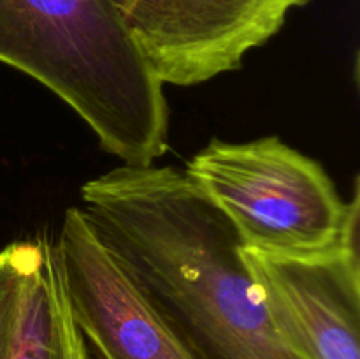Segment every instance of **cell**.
I'll use <instances>...</instances> for the list:
<instances>
[{"label":"cell","mask_w":360,"mask_h":359,"mask_svg":"<svg viewBox=\"0 0 360 359\" xmlns=\"http://www.w3.org/2000/svg\"><path fill=\"white\" fill-rule=\"evenodd\" d=\"M360 204L340 241L309 256L241 248L267 317L299 359H360Z\"/></svg>","instance_id":"5b68a950"},{"label":"cell","mask_w":360,"mask_h":359,"mask_svg":"<svg viewBox=\"0 0 360 359\" xmlns=\"http://www.w3.org/2000/svg\"><path fill=\"white\" fill-rule=\"evenodd\" d=\"M37 241L11 243L0 250V359H7L16 327L21 292Z\"/></svg>","instance_id":"ba28073f"},{"label":"cell","mask_w":360,"mask_h":359,"mask_svg":"<svg viewBox=\"0 0 360 359\" xmlns=\"http://www.w3.org/2000/svg\"><path fill=\"white\" fill-rule=\"evenodd\" d=\"M7 359H86L53 241L39 238L23 284Z\"/></svg>","instance_id":"52a82bcc"},{"label":"cell","mask_w":360,"mask_h":359,"mask_svg":"<svg viewBox=\"0 0 360 359\" xmlns=\"http://www.w3.org/2000/svg\"><path fill=\"white\" fill-rule=\"evenodd\" d=\"M79 194L98 241L197 359H299L267 317L238 234L185 169L122 164Z\"/></svg>","instance_id":"6da1fadb"},{"label":"cell","mask_w":360,"mask_h":359,"mask_svg":"<svg viewBox=\"0 0 360 359\" xmlns=\"http://www.w3.org/2000/svg\"><path fill=\"white\" fill-rule=\"evenodd\" d=\"M164 84L195 87L246 55L311 0H105Z\"/></svg>","instance_id":"277c9868"},{"label":"cell","mask_w":360,"mask_h":359,"mask_svg":"<svg viewBox=\"0 0 360 359\" xmlns=\"http://www.w3.org/2000/svg\"><path fill=\"white\" fill-rule=\"evenodd\" d=\"M0 62L65 102L122 164L167 151L164 83L105 0H0Z\"/></svg>","instance_id":"7a4b0ae2"},{"label":"cell","mask_w":360,"mask_h":359,"mask_svg":"<svg viewBox=\"0 0 360 359\" xmlns=\"http://www.w3.org/2000/svg\"><path fill=\"white\" fill-rule=\"evenodd\" d=\"M186 176L221 211L241 248L309 256L336 245L359 206V183L345 201L323 165L278 136L246 143L211 139Z\"/></svg>","instance_id":"3957f363"},{"label":"cell","mask_w":360,"mask_h":359,"mask_svg":"<svg viewBox=\"0 0 360 359\" xmlns=\"http://www.w3.org/2000/svg\"><path fill=\"white\" fill-rule=\"evenodd\" d=\"M74 320L95 359H197L116 264L79 208L53 241Z\"/></svg>","instance_id":"8992f818"}]
</instances>
